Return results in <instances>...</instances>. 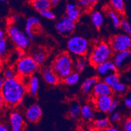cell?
I'll return each mask as SVG.
<instances>
[{"instance_id": "obj_17", "label": "cell", "mask_w": 131, "mask_h": 131, "mask_svg": "<svg viewBox=\"0 0 131 131\" xmlns=\"http://www.w3.org/2000/svg\"><path fill=\"white\" fill-rule=\"evenodd\" d=\"M42 77L43 80L48 84L56 85L60 81L58 75L55 73L52 67H45L42 71Z\"/></svg>"}, {"instance_id": "obj_43", "label": "cell", "mask_w": 131, "mask_h": 131, "mask_svg": "<svg viewBox=\"0 0 131 131\" xmlns=\"http://www.w3.org/2000/svg\"><path fill=\"white\" fill-rule=\"evenodd\" d=\"M103 131H119V130L116 128V127H109L107 129L104 130Z\"/></svg>"}, {"instance_id": "obj_15", "label": "cell", "mask_w": 131, "mask_h": 131, "mask_svg": "<svg viewBox=\"0 0 131 131\" xmlns=\"http://www.w3.org/2000/svg\"><path fill=\"white\" fill-rule=\"evenodd\" d=\"M82 13V9L80 8L77 3L74 2H69L67 3L66 7H65V16L69 18L70 19L77 22L79 20Z\"/></svg>"}, {"instance_id": "obj_25", "label": "cell", "mask_w": 131, "mask_h": 131, "mask_svg": "<svg viewBox=\"0 0 131 131\" xmlns=\"http://www.w3.org/2000/svg\"><path fill=\"white\" fill-rule=\"evenodd\" d=\"M81 108L79 102L77 101H73L71 102L69 107V115L71 118L74 120L78 119L80 116Z\"/></svg>"}, {"instance_id": "obj_28", "label": "cell", "mask_w": 131, "mask_h": 131, "mask_svg": "<svg viewBox=\"0 0 131 131\" xmlns=\"http://www.w3.org/2000/svg\"><path fill=\"white\" fill-rule=\"evenodd\" d=\"M3 77L5 80L13 79V78H16L18 77L17 72L15 69V67L8 66L3 68Z\"/></svg>"}, {"instance_id": "obj_48", "label": "cell", "mask_w": 131, "mask_h": 131, "mask_svg": "<svg viewBox=\"0 0 131 131\" xmlns=\"http://www.w3.org/2000/svg\"><path fill=\"white\" fill-rule=\"evenodd\" d=\"M75 131H84L83 130V129H82V128H78V129H77V130Z\"/></svg>"}, {"instance_id": "obj_45", "label": "cell", "mask_w": 131, "mask_h": 131, "mask_svg": "<svg viewBox=\"0 0 131 131\" xmlns=\"http://www.w3.org/2000/svg\"><path fill=\"white\" fill-rule=\"evenodd\" d=\"M59 0H51V4L52 6H56L59 4Z\"/></svg>"}, {"instance_id": "obj_18", "label": "cell", "mask_w": 131, "mask_h": 131, "mask_svg": "<svg viewBox=\"0 0 131 131\" xmlns=\"http://www.w3.org/2000/svg\"><path fill=\"white\" fill-rule=\"evenodd\" d=\"M99 78L97 77H92L87 78L83 82L81 85V90L84 94H89L92 93L94 87L99 82Z\"/></svg>"}, {"instance_id": "obj_46", "label": "cell", "mask_w": 131, "mask_h": 131, "mask_svg": "<svg viewBox=\"0 0 131 131\" xmlns=\"http://www.w3.org/2000/svg\"><path fill=\"white\" fill-rule=\"evenodd\" d=\"M5 33L4 30L2 29L0 30V39L5 38Z\"/></svg>"}, {"instance_id": "obj_47", "label": "cell", "mask_w": 131, "mask_h": 131, "mask_svg": "<svg viewBox=\"0 0 131 131\" xmlns=\"http://www.w3.org/2000/svg\"><path fill=\"white\" fill-rule=\"evenodd\" d=\"M3 104L5 105L4 101H3V98H2V96L0 95V105H1V107H2V106H3Z\"/></svg>"}, {"instance_id": "obj_1", "label": "cell", "mask_w": 131, "mask_h": 131, "mask_svg": "<svg viewBox=\"0 0 131 131\" xmlns=\"http://www.w3.org/2000/svg\"><path fill=\"white\" fill-rule=\"evenodd\" d=\"M27 93V87L20 77L5 80L4 85L1 88V96L5 105L9 108H15L20 105Z\"/></svg>"}, {"instance_id": "obj_5", "label": "cell", "mask_w": 131, "mask_h": 131, "mask_svg": "<svg viewBox=\"0 0 131 131\" xmlns=\"http://www.w3.org/2000/svg\"><path fill=\"white\" fill-rule=\"evenodd\" d=\"M67 48L68 51L72 54L80 57L84 56L89 50V40L79 35L72 36L67 42Z\"/></svg>"}, {"instance_id": "obj_40", "label": "cell", "mask_w": 131, "mask_h": 131, "mask_svg": "<svg viewBox=\"0 0 131 131\" xmlns=\"http://www.w3.org/2000/svg\"><path fill=\"white\" fill-rule=\"evenodd\" d=\"M125 104L127 108H131V93H128L125 99Z\"/></svg>"}, {"instance_id": "obj_13", "label": "cell", "mask_w": 131, "mask_h": 131, "mask_svg": "<svg viewBox=\"0 0 131 131\" xmlns=\"http://www.w3.org/2000/svg\"><path fill=\"white\" fill-rule=\"evenodd\" d=\"M96 71L100 77L104 78L110 74L117 73V69L113 61L109 60L98 65L96 67Z\"/></svg>"}, {"instance_id": "obj_33", "label": "cell", "mask_w": 131, "mask_h": 131, "mask_svg": "<svg viewBox=\"0 0 131 131\" xmlns=\"http://www.w3.org/2000/svg\"><path fill=\"white\" fill-rule=\"evenodd\" d=\"M112 89L113 93H114L117 94V95H123V94H125L127 92L128 88L125 84H123L120 82L118 84L114 85L113 88H112Z\"/></svg>"}, {"instance_id": "obj_35", "label": "cell", "mask_w": 131, "mask_h": 131, "mask_svg": "<svg viewBox=\"0 0 131 131\" xmlns=\"http://www.w3.org/2000/svg\"><path fill=\"white\" fill-rule=\"evenodd\" d=\"M120 27L125 33V34H127L128 35H131V26L129 24V22L126 19H122Z\"/></svg>"}, {"instance_id": "obj_11", "label": "cell", "mask_w": 131, "mask_h": 131, "mask_svg": "<svg viewBox=\"0 0 131 131\" xmlns=\"http://www.w3.org/2000/svg\"><path fill=\"white\" fill-rule=\"evenodd\" d=\"M9 127L10 131H23L25 127L22 114L18 111H13L9 115Z\"/></svg>"}, {"instance_id": "obj_31", "label": "cell", "mask_w": 131, "mask_h": 131, "mask_svg": "<svg viewBox=\"0 0 131 131\" xmlns=\"http://www.w3.org/2000/svg\"><path fill=\"white\" fill-rule=\"evenodd\" d=\"M97 3L96 0H79L77 4L82 10H88L93 7V6Z\"/></svg>"}, {"instance_id": "obj_37", "label": "cell", "mask_w": 131, "mask_h": 131, "mask_svg": "<svg viewBox=\"0 0 131 131\" xmlns=\"http://www.w3.org/2000/svg\"><path fill=\"white\" fill-rule=\"evenodd\" d=\"M121 114L119 112H114L112 114H111L110 115V121H112V122H118L121 120Z\"/></svg>"}, {"instance_id": "obj_10", "label": "cell", "mask_w": 131, "mask_h": 131, "mask_svg": "<svg viewBox=\"0 0 131 131\" xmlns=\"http://www.w3.org/2000/svg\"><path fill=\"white\" fill-rule=\"evenodd\" d=\"M42 115V110L40 105L37 103L31 104L26 108L24 112L26 119L31 123H36Z\"/></svg>"}, {"instance_id": "obj_23", "label": "cell", "mask_w": 131, "mask_h": 131, "mask_svg": "<svg viewBox=\"0 0 131 131\" xmlns=\"http://www.w3.org/2000/svg\"><path fill=\"white\" fill-rule=\"evenodd\" d=\"M93 126L96 129L103 131L111 127V121L108 117L96 119L93 122Z\"/></svg>"}, {"instance_id": "obj_20", "label": "cell", "mask_w": 131, "mask_h": 131, "mask_svg": "<svg viewBox=\"0 0 131 131\" xmlns=\"http://www.w3.org/2000/svg\"><path fill=\"white\" fill-rule=\"evenodd\" d=\"M80 116L85 121H91L95 118V113L92 107L89 104H85L81 108Z\"/></svg>"}, {"instance_id": "obj_19", "label": "cell", "mask_w": 131, "mask_h": 131, "mask_svg": "<svg viewBox=\"0 0 131 131\" xmlns=\"http://www.w3.org/2000/svg\"><path fill=\"white\" fill-rule=\"evenodd\" d=\"M39 89V80L37 76L33 75L30 77L29 84L27 85V93L32 96H35Z\"/></svg>"}, {"instance_id": "obj_29", "label": "cell", "mask_w": 131, "mask_h": 131, "mask_svg": "<svg viewBox=\"0 0 131 131\" xmlns=\"http://www.w3.org/2000/svg\"><path fill=\"white\" fill-rule=\"evenodd\" d=\"M80 79V74L76 71H74L63 80V82L67 85H74L78 84Z\"/></svg>"}, {"instance_id": "obj_8", "label": "cell", "mask_w": 131, "mask_h": 131, "mask_svg": "<svg viewBox=\"0 0 131 131\" xmlns=\"http://www.w3.org/2000/svg\"><path fill=\"white\" fill-rule=\"evenodd\" d=\"M113 62L117 71H125L129 68L131 63V50L115 53L113 56Z\"/></svg>"}, {"instance_id": "obj_41", "label": "cell", "mask_w": 131, "mask_h": 131, "mask_svg": "<svg viewBox=\"0 0 131 131\" xmlns=\"http://www.w3.org/2000/svg\"><path fill=\"white\" fill-rule=\"evenodd\" d=\"M9 128H10V127L7 125L6 124L2 123L0 125V131H10Z\"/></svg>"}, {"instance_id": "obj_24", "label": "cell", "mask_w": 131, "mask_h": 131, "mask_svg": "<svg viewBox=\"0 0 131 131\" xmlns=\"http://www.w3.org/2000/svg\"><path fill=\"white\" fill-rule=\"evenodd\" d=\"M91 21L94 27L99 29L104 23V16L100 11L94 10L91 14Z\"/></svg>"}, {"instance_id": "obj_14", "label": "cell", "mask_w": 131, "mask_h": 131, "mask_svg": "<svg viewBox=\"0 0 131 131\" xmlns=\"http://www.w3.org/2000/svg\"><path fill=\"white\" fill-rule=\"evenodd\" d=\"M40 26V20L36 16H31L27 18L25 26V32L31 40L35 39V29L37 30Z\"/></svg>"}, {"instance_id": "obj_38", "label": "cell", "mask_w": 131, "mask_h": 131, "mask_svg": "<svg viewBox=\"0 0 131 131\" xmlns=\"http://www.w3.org/2000/svg\"><path fill=\"white\" fill-rule=\"evenodd\" d=\"M119 103V100L117 99H114V100L112 101V103L111 104V106H110V114H112L113 112H114L115 111L116 108L118 106Z\"/></svg>"}, {"instance_id": "obj_22", "label": "cell", "mask_w": 131, "mask_h": 131, "mask_svg": "<svg viewBox=\"0 0 131 131\" xmlns=\"http://www.w3.org/2000/svg\"><path fill=\"white\" fill-rule=\"evenodd\" d=\"M32 7L39 12L50 9L52 7L50 0H33L31 2Z\"/></svg>"}, {"instance_id": "obj_26", "label": "cell", "mask_w": 131, "mask_h": 131, "mask_svg": "<svg viewBox=\"0 0 131 131\" xmlns=\"http://www.w3.org/2000/svg\"><path fill=\"white\" fill-rule=\"evenodd\" d=\"M107 15L111 20L113 26L115 28H118L120 27L122 19L120 17L119 14L112 9H107Z\"/></svg>"}, {"instance_id": "obj_16", "label": "cell", "mask_w": 131, "mask_h": 131, "mask_svg": "<svg viewBox=\"0 0 131 131\" xmlns=\"http://www.w3.org/2000/svg\"><path fill=\"white\" fill-rule=\"evenodd\" d=\"M113 93L112 89L110 86L106 84L104 80H99L93 89L92 94L95 97L101 96L112 95Z\"/></svg>"}, {"instance_id": "obj_2", "label": "cell", "mask_w": 131, "mask_h": 131, "mask_svg": "<svg viewBox=\"0 0 131 131\" xmlns=\"http://www.w3.org/2000/svg\"><path fill=\"white\" fill-rule=\"evenodd\" d=\"M51 67L59 79L63 80L70 74L74 72V63L69 53L63 52L55 58Z\"/></svg>"}, {"instance_id": "obj_42", "label": "cell", "mask_w": 131, "mask_h": 131, "mask_svg": "<svg viewBox=\"0 0 131 131\" xmlns=\"http://www.w3.org/2000/svg\"><path fill=\"white\" fill-rule=\"evenodd\" d=\"M19 19H20V16H19L18 15H14V16H12L11 18V20L13 24H15L16 23V22H18Z\"/></svg>"}, {"instance_id": "obj_7", "label": "cell", "mask_w": 131, "mask_h": 131, "mask_svg": "<svg viewBox=\"0 0 131 131\" xmlns=\"http://www.w3.org/2000/svg\"><path fill=\"white\" fill-rule=\"evenodd\" d=\"M110 45L115 53L131 49V36L125 33L114 35L110 39Z\"/></svg>"}, {"instance_id": "obj_39", "label": "cell", "mask_w": 131, "mask_h": 131, "mask_svg": "<svg viewBox=\"0 0 131 131\" xmlns=\"http://www.w3.org/2000/svg\"><path fill=\"white\" fill-rule=\"evenodd\" d=\"M124 131H131V117H128L123 123Z\"/></svg>"}, {"instance_id": "obj_44", "label": "cell", "mask_w": 131, "mask_h": 131, "mask_svg": "<svg viewBox=\"0 0 131 131\" xmlns=\"http://www.w3.org/2000/svg\"><path fill=\"white\" fill-rule=\"evenodd\" d=\"M5 79L3 77H1L0 78V88H2L3 87V85L5 84Z\"/></svg>"}, {"instance_id": "obj_21", "label": "cell", "mask_w": 131, "mask_h": 131, "mask_svg": "<svg viewBox=\"0 0 131 131\" xmlns=\"http://www.w3.org/2000/svg\"><path fill=\"white\" fill-rule=\"evenodd\" d=\"M31 56L35 60L37 63L39 65H42L45 63L46 59V52L43 49L39 48L33 50L31 53Z\"/></svg>"}, {"instance_id": "obj_6", "label": "cell", "mask_w": 131, "mask_h": 131, "mask_svg": "<svg viewBox=\"0 0 131 131\" xmlns=\"http://www.w3.org/2000/svg\"><path fill=\"white\" fill-rule=\"evenodd\" d=\"M39 65L31 56H26L16 63L15 69L20 78L30 77L38 71Z\"/></svg>"}, {"instance_id": "obj_27", "label": "cell", "mask_w": 131, "mask_h": 131, "mask_svg": "<svg viewBox=\"0 0 131 131\" xmlns=\"http://www.w3.org/2000/svg\"><path fill=\"white\" fill-rule=\"evenodd\" d=\"M112 9L118 14H123L125 13V2L123 0H111L110 2Z\"/></svg>"}, {"instance_id": "obj_30", "label": "cell", "mask_w": 131, "mask_h": 131, "mask_svg": "<svg viewBox=\"0 0 131 131\" xmlns=\"http://www.w3.org/2000/svg\"><path fill=\"white\" fill-rule=\"evenodd\" d=\"M103 80L109 86L113 88L114 85H116L117 84H118L119 82H120V78L118 74L114 73L104 77Z\"/></svg>"}, {"instance_id": "obj_34", "label": "cell", "mask_w": 131, "mask_h": 131, "mask_svg": "<svg viewBox=\"0 0 131 131\" xmlns=\"http://www.w3.org/2000/svg\"><path fill=\"white\" fill-rule=\"evenodd\" d=\"M8 46H9L8 41L5 39V37L0 39V55H1L2 58L5 57V56L7 53L8 48H9Z\"/></svg>"}, {"instance_id": "obj_12", "label": "cell", "mask_w": 131, "mask_h": 131, "mask_svg": "<svg viewBox=\"0 0 131 131\" xmlns=\"http://www.w3.org/2000/svg\"><path fill=\"white\" fill-rule=\"evenodd\" d=\"M114 98L112 95L101 96L94 98V105L95 109L101 113H109Z\"/></svg>"}, {"instance_id": "obj_3", "label": "cell", "mask_w": 131, "mask_h": 131, "mask_svg": "<svg viewBox=\"0 0 131 131\" xmlns=\"http://www.w3.org/2000/svg\"><path fill=\"white\" fill-rule=\"evenodd\" d=\"M113 56V50L109 43L101 41L93 48L89 55V63L95 68L98 65L110 60Z\"/></svg>"}, {"instance_id": "obj_36", "label": "cell", "mask_w": 131, "mask_h": 131, "mask_svg": "<svg viewBox=\"0 0 131 131\" xmlns=\"http://www.w3.org/2000/svg\"><path fill=\"white\" fill-rule=\"evenodd\" d=\"M40 15L42 17L45 18L49 19V20H55L56 19V15L50 10V9H46V10H42L39 12Z\"/></svg>"}, {"instance_id": "obj_4", "label": "cell", "mask_w": 131, "mask_h": 131, "mask_svg": "<svg viewBox=\"0 0 131 131\" xmlns=\"http://www.w3.org/2000/svg\"><path fill=\"white\" fill-rule=\"evenodd\" d=\"M7 35L18 50H25L31 45V40L26 32L14 24L10 25L7 28Z\"/></svg>"}, {"instance_id": "obj_32", "label": "cell", "mask_w": 131, "mask_h": 131, "mask_svg": "<svg viewBox=\"0 0 131 131\" xmlns=\"http://www.w3.org/2000/svg\"><path fill=\"white\" fill-rule=\"evenodd\" d=\"M86 60L84 58L80 57L79 58L77 59V61L74 63L75 71H76V72H78V73L80 72H82V71H84L85 67H86Z\"/></svg>"}, {"instance_id": "obj_9", "label": "cell", "mask_w": 131, "mask_h": 131, "mask_svg": "<svg viewBox=\"0 0 131 131\" xmlns=\"http://www.w3.org/2000/svg\"><path fill=\"white\" fill-rule=\"evenodd\" d=\"M56 29L62 36L68 37L72 34L75 29V22L67 16H64L56 24Z\"/></svg>"}]
</instances>
